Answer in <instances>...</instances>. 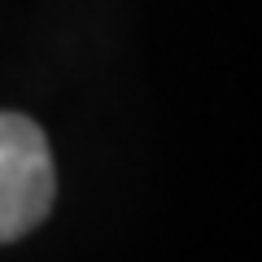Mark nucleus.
<instances>
[{
	"instance_id": "1",
	"label": "nucleus",
	"mask_w": 262,
	"mask_h": 262,
	"mask_svg": "<svg viewBox=\"0 0 262 262\" xmlns=\"http://www.w3.org/2000/svg\"><path fill=\"white\" fill-rule=\"evenodd\" d=\"M57 196L53 149L27 114H0V245L39 227Z\"/></svg>"
}]
</instances>
